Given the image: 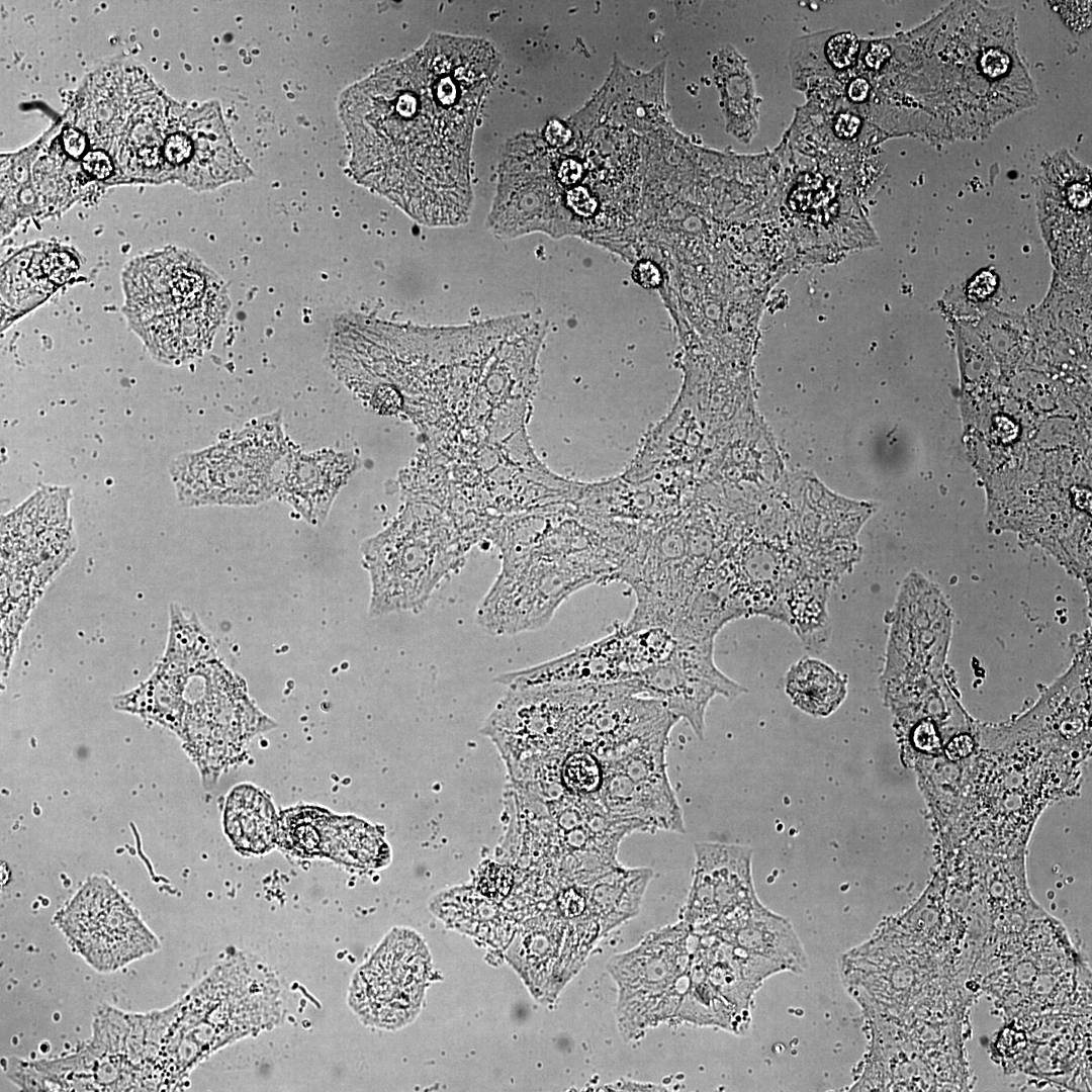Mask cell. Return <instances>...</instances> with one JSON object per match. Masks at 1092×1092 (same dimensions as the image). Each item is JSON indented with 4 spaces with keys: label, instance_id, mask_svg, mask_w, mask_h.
<instances>
[{
    "label": "cell",
    "instance_id": "6da1fadb",
    "mask_svg": "<svg viewBox=\"0 0 1092 1092\" xmlns=\"http://www.w3.org/2000/svg\"><path fill=\"white\" fill-rule=\"evenodd\" d=\"M500 65L486 38L433 32L351 85L340 116L355 181L422 225L467 223L476 121Z\"/></svg>",
    "mask_w": 1092,
    "mask_h": 1092
},
{
    "label": "cell",
    "instance_id": "7a4b0ae2",
    "mask_svg": "<svg viewBox=\"0 0 1092 1092\" xmlns=\"http://www.w3.org/2000/svg\"><path fill=\"white\" fill-rule=\"evenodd\" d=\"M129 324L158 360L202 354L231 306L220 278L190 252L166 249L132 260L123 273Z\"/></svg>",
    "mask_w": 1092,
    "mask_h": 1092
},
{
    "label": "cell",
    "instance_id": "3957f363",
    "mask_svg": "<svg viewBox=\"0 0 1092 1092\" xmlns=\"http://www.w3.org/2000/svg\"><path fill=\"white\" fill-rule=\"evenodd\" d=\"M280 986L253 960L237 957L213 969L172 1006L163 1058L177 1083L226 1043L271 1028L283 1016Z\"/></svg>",
    "mask_w": 1092,
    "mask_h": 1092
},
{
    "label": "cell",
    "instance_id": "277c9868",
    "mask_svg": "<svg viewBox=\"0 0 1092 1092\" xmlns=\"http://www.w3.org/2000/svg\"><path fill=\"white\" fill-rule=\"evenodd\" d=\"M290 453L281 421L271 415L216 445L181 454L171 476L188 506L255 505L278 493Z\"/></svg>",
    "mask_w": 1092,
    "mask_h": 1092
},
{
    "label": "cell",
    "instance_id": "5b68a950",
    "mask_svg": "<svg viewBox=\"0 0 1092 1092\" xmlns=\"http://www.w3.org/2000/svg\"><path fill=\"white\" fill-rule=\"evenodd\" d=\"M463 549L446 528L420 526L405 514L394 520L362 546L371 585L369 615L421 612L460 564Z\"/></svg>",
    "mask_w": 1092,
    "mask_h": 1092
},
{
    "label": "cell",
    "instance_id": "8992f818",
    "mask_svg": "<svg viewBox=\"0 0 1092 1092\" xmlns=\"http://www.w3.org/2000/svg\"><path fill=\"white\" fill-rule=\"evenodd\" d=\"M691 940L692 928L680 920L611 958L607 967L618 987L617 1021L626 1038L675 1017L690 985Z\"/></svg>",
    "mask_w": 1092,
    "mask_h": 1092
},
{
    "label": "cell",
    "instance_id": "52a82bcc",
    "mask_svg": "<svg viewBox=\"0 0 1092 1092\" xmlns=\"http://www.w3.org/2000/svg\"><path fill=\"white\" fill-rule=\"evenodd\" d=\"M599 576L569 558L524 556L503 568L476 611L477 623L492 635H514L547 625L560 605Z\"/></svg>",
    "mask_w": 1092,
    "mask_h": 1092
},
{
    "label": "cell",
    "instance_id": "ba28073f",
    "mask_svg": "<svg viewBox=\"0 0 1092 1092\" xmlns=\"http://www.w3.org/2000/svg\"><path fill=\"white\" fill-rule=\"evenodd\" d=\"M56 921L73 948L99 972H112L159 948V940L122 895L93 877Z\"/></svg>",
    "mask_w": 1092,
    "mask_h": 1092
},
{
    "label": "cell",
    "instance_id": "9c48e42d",
    "mask_svg": "<svg viewBox=\"0 0 1092 1092\" xmlns=\"http://www.w3.org/2000/svg\"><path fill=\"white\" fill-rule=\"evenodd\" d=\"M417 941L410 931L393 929L354 974L349 1005L365 1024L395 1029L418 1013L430 958Z\"/></svg>",
    "mask_w": 1092,
    "mask_h": 1092
},
{
    "label": "cell",
    "instance_id": "30bf717a",
    "mask_svg": "<svg viewBox=\"0 0 1092 1092\" xmlns=\"http://www.w3.org/2000/svg\"><path fill=\"white\" fill-rule=\"evenodd\" d=\"M713 646L714 642H677L669 657L627 680L637 695L658 701L669 714L686 720L700 739L711 700L717 695L734 699L745 692L717 668Z\"/></svg>",
    "mask_w": 1092,
    "mask_h": 1092
},
{
    "label": "cell",
    "instance_id": "8fae6325",
    "mask_svg": "<svg viewBox=\"0 0 1092 1092\" xmlns=\"http://www.w3.org/2000/svg\"><path fill=\"white\" fill-rule=\"evenodd\" d=\"M695 869L680 916L694 929L702 928L756 899L751 874L752 851L737 844H695Z\"/></svg>",
    "mask_w": 1092,
    "mask_h": 1092
},
{
    "label": "cell",
    "instance_id": "7c38bea8",
    "mask_svg": "<svg viewBox=\"0 0 1092 1092\" xmlns=\"http://www.w3.org/2000/svg\"><path fill=\"white\" fill-rule=\"evenodd\" d=\"M635 674L621 624L596 642L538 665L499 674L496 680L508 688L611 685Z\"/></svg>",
    "mask_w": 1092,
    "mask_h": 1092
},
{
    "label": "cell",
    "instance_id": "4fadbf2b",
    "mask_svg": "<svg viewBox=\"0 0 1092 1092\" xmlns=\"http://www.w3.org/2000/svg\"><path fill=\"white\" fill-rule=\"evenodd\" d=\"M702 930L771 961L785 971L801 973L808 966L807 954L792 924L758 899L719 917Z\"/></svg>",
    "mask_w": 1092,
    "mask_h": 1092
},
{
    "label": "cell",
    "instance_id": "5bb4252c",
    "mask_svg": "<svg viewBox=\"0 0 1092 1092\" xmlns=\"http://www.w3.org/2000/svg\"><path fill=\"white\" fill-rule=\"evenodd\" d=\"M354 467L352 457L332 451L291 452L277 494L311 524H322L339 488Z\"/></svg>",
    "mask_w": 1092,
    "mask_h": 1092
},
{
    "label": "cell",
    "instance_id": "9a60e30c",
    "mask_svg": "<svg viewBox=\"0 0 1092 1092\" xmlns=\"http://www.w3.org/2000/svg\"><path fill=\"white\" fill-rule=\"evenodd\" d=\"M224 829L243 853H263L277 841L278 819L266 795L252 786H239L230 794L224 809Z\"/></svg>",
    "mask_w": 1092,
    "mask_h": 1092
},
{
    "label": "cell",
    "instance_id": "2e32d148",
    "mask_svg": "<svg viewBox=\"0 0 1092 1092\" xmlns=\"http://www.w3.org/2000/svg\"><path fill=\"white\" fill-rule=\"evenodd\" d=\"M389 854L380 834L366 822L355 817L329 816L322 855L348 867L370 870L385 866Z\"/></svg>",
    "mask_w": 1092,
    "mask_h": 1092
},
{
    "label": "cell",
    "instance_id": "e0dca14e",
    "mask_svg": "<svg viewBox=\"0 0 1092 1092\" xmlns=\"http://www.w3.org/2000/svg\"><path fill=\"white\" fill-rule=\"evenodd\" d=\"M786 693L801 711L814 717H826L844 701L847 678L823 661L805 657L789 668Z\"/></svg>",
    "mask_w": 1092,
    "mask_h": 1092
},
{
    "label": "cell",
    "instance_id": "ac0fdd59",
    "mask_svg": "<svg viewBox=\"0 0 1092 1092\" xmlns=\"http://www.w3.org/2000/svg\"><path fill=\"white\" fill-rule=\"evenodd\" d=\"M652 872L649 869L615 867L592 887L589 907L601 918L604 930H610L634 916Z\"/></svg>",
    "mask_w": 1092,
    "mask_h": 1092
},
{
    "label": "cell",
    "instance_id": "d6986e66",
    "mask_svg": "<svg viewBox=\"0 0 1092 1092\" xmlns=\"http://www.w3.org/2000/svg\"><path fill=\"white\" fill-rule=\"evenodd\" d=\"M170 614L169 640L159 665L168 673L188 676L200 663L215 659L216 647L195 617L186 618L176 605Z\"/></svg>",
    "mask_w": 1092,
    "mask_h": 1092
},
{
    "label": "cell",
    "instance_id": "ffe728a7",
    "mask_svg": "<svg viewBox=\"0 0 1092 1092\" xmlns=\"http://www.w3.org/2000/svg\"><path fill=\"white\" fill-rule=\"evenodd\" d=\"M330 815L317 807L285 810L278 818L277 842L300 857L322 855L324 828Z\"/></svg>",
    "mask_w": 1092,
    "mask_h": 1092
},
{
    "label": "cell",
    "instance_id": "44dd1931",
    "mask_svg": "<svg viewBox=\"0 0 1092 1092\" xmlns=\"http://www.w3.org/2000/svg\"><path fill=\"white\" fill-rule=\"evenodd\" d=\"M971 327L985 346L1000 353L1016 352L1024 347L1028 337L1022 316L996 309H988Z\"/></svg>",
    "mask_w": 1092,
    "mask_h": 1092
},
{
    "label": "cell",
    "instance_id": "7402d4cb",
    "mask_svg": "<svg viewBox=\"0 0 1092 1092\" xmlns=\"http://www.w3.org/2000/svg\"><path fill=\"white\" fill-rule=\"evenodd\" d=\"M560 769L561 783L571 795H599L605 771L598 755L583 749L569 750Z\"/></svg>",
    "mask_w": 1092,
    "mask_h": 1092
},
{
    "label": "cell",
    "instance_id": "603a6c76",
    "mask_svg": "<svg viewBox=\"0 0 1092 1092\" xmlns=\"http://www.w3.org/2000/svg\"><path fill=\"white\" fill-rule=\"evenodd\" d=\"M475 883L484 897L497 903L510 893L514 877L509 868L488 861L479 867Z\"/></svg>",
    "mask_w": 1092,
    "mask_h": 1092
},
{
    "label": "cell",
    "instance_id": "cb8c5ba5",
    "mask_svg": "<svg viewBox=\"0 0 1092 1092\" xmlns=\"http://www.w3.org/2000/svg\"><path fill=\"white\" fill-rule=\"evenodd\" d=\"M859 50V41L851 32H841L832 36L825 48L829 62L838 69L854 64Z\"/></svg>",
    "mask_w": 1092,
    "mask_h": 1092
},
{
    "label": "cell",
    "instance_id": "d4e9b609",
    "mask_svg": "<svg viewBox=\"0 0 1092 1092\" xmlns=\"http://www.w3.org/2000/svg\"><path fill=\"white\" fill-rule=\"evenodd\" d=\"M194 145L191 138L184 132H175L169 135L164 145L166 160L179 165L186 163L193 155Z\"/></svg>",
    "mask_w": 1092,
    "mask_h": 1092
},
{
    "label": "cell",
    "instance_id": "484cf974",
    "mask_svg": "<svg viewBox=\"0 0 1092 1092\" xmlns=\"http://www.w3.org/2000/svg\"><path fill=\"white\" fill-rule=\"evenodd\" d=\"M1059 6V10L1062 13L1068 24L1077 30H1082L1089 26L1091 19V2H1062Z\"/></svg>",
    "mask_w": 1092,
    "mask_h": 1092
},
{
    "label": "cell",
    "instance_id": "4316f807",
    "mask_svg": "<svg viewBox=\"0 0 1092 1092\" xmlns=\"http://www.w3.org/2000/svg\"><path fill=\"white\" fill-rule=\"evenodd\" d=\"M632 278L640 286L647 289H655L661 286L663 282L660 267L650 259H642L636 263L632 270Z\"/></svg>",
    "mask_w": 1092,
    "mask_h": 1092
},
{
    "label": "cell",
    "instance_id": "83f0119b",
    "mask_svg": "<svg viewBox=\"0 0 1092 1092\" xmlns=\"http://www.w3.org/2000/svg\"><path fill=\"white\" fill-rule=\"evenodd\" d=\"M82 166L85 172L97 179H105L113 171L110 158L102 151L88 152L82 158Z\"/></svg>",
    "mask_w": 1092,
    "mask_h": 1092
},
{
    "label": "cell",
    "instance_id": "f1b7e54d",
    "mask_svg": "<svg viewBox=\"0 0 1092 1092\" xmlns=\"http://www.w3.org/2000/svg\"><path fill=\"white\" fill-rule=\"evenodd\" d=\"M62 140L65 151L71 157L79 158L84 154L87 147V141L85 135L79 130L72 127L65 128Z\"/></svg>",
    "mask_w": 1092,
    "mask_h": 1092
},
{
    "label": "cell",
    "instance_id": "f546056e",
    "mask_svg": "<svg viewBox=\"0 0 1092 1092\" xmlns=\"http://www.w3.org/2000/svg\"><path fill=\"white\" fill-rule=\"evenodd\" d=\"M861 120L851 113L838 115L834 123V131L839 138L851 139L859 131Z\"/></svg>",
    "mask_w": 1092,
    "mask_h": 1092
},
{
    "label": "cell",
    "instance_id": "4dcf8cb0",
    "mask_svg": "<svg viewBox=\"0 0 1092 1092\" xmlns=\"http://www.w3.org/2000/svg\"><path fill=\"white\" fill-rule=\"evenodd\" d=\"M890 57V48L885 43L879 42L870 47L864 56V62L870 69L879 70L887 63Z\"/></svg>",
    "mask_w": 1092,
    "mask_h": 1092
},
{
    "label": "cell",
    "instance_id": "1f68e13d",
    "mask_svg": "<svg viewBox=\"0 0 1092 1092\" xmlns=\"http://www.w3.org/2000/svg\"><path fill=\"white\" fill-rule=\"evenodd\" d=\"M603 1088H605V1089H602V1090H608V1091H662V1090L666 1091L667 1090V1089H665V1087L660 1086V1085L651 1084V1083L636 1082V1081H630V1080H621V1081H618V1082L613 1083V1084H608V1085L604 1086Z\"/></svg>",
    "mask_w": 1092,
    "mask_h": 1092
},
{
    "label": "cell",
    "instance_id": "d6a6232c",
    "mask_svg": "<svg viewBox=\"0 0 1092 1092\" xmlns=\"http://www.w3.org/2000/svg\"><path fill=\"white\" fill-rule=\"evenodd\" d=\"M561 905L568 915H578L584 908V897L580 894L568 891L561 897Z\"/></svg>",
    "mask_w": 1092,
    "mask_h": 1092
},
{
    "label": "cell",
    "instance_id": "836d02e7",
    "mask_svg": "<svg viewBox=\"0 0 1092 1092\" xmlns=\"http://www.w3.org/2000/svg\"><path fill=\"white\" fill-rule=\"evenodd\" d=\"M870 90V84L866 79L856 78L850 82L847 95L854 102H863L868 99Z\"/></svg>",
    "mask_w": 1092,
    "mask_h": 1092
},
{
    "label": "cell",
    "instance_id": "e575fe53",
    "mask_svg": "<svg viewBox=\"0 0 1092 1092\" xmlns=\"http://www.w3.org/2000/svg\"><path fill=\"white\" fill-rule=\"evenodd\" d=\"M991 280V274L989 275L988 280H983V274L977 276L976 280L971 284L970 288L972 289L969 290L970 296L982 300L984 297L991 294L993 286Z\"/></svg>",
    "mask_w": 1092,
    "mask_h": 1092
},
{
    "label": "cell",
    "instance_id": "d590c367",
    "mask_svg": "<svg viewBox=\"0 0 1092 1092\" xmlns=\"http://www.w3.org/2000/svg\"><path fill=\"white\" fill-rule=\"evenodd\" d=\"M141 161L146 166H154L160 158V150L157 147H144L139 151Z\"/></svg>",
    "mask_w": 1092,
    "mask_h": 1092
}]
</instances>
